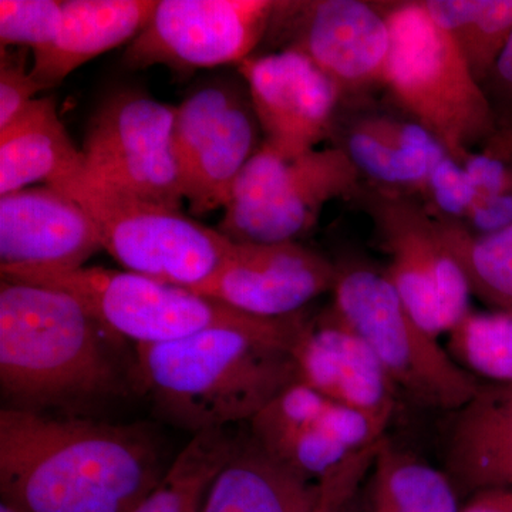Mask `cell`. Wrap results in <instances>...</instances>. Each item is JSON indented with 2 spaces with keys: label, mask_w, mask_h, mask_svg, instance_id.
Returning a JSON list of instances; mask_svg holds the SVG:
<instances>
[{
  "label": "cell",
  "mask_w": 512,
  "mask_h": 512,
  "mask_svg": "<svg viewBox=\"0 0 512 512\" xmlns=\"http://www.w3.org/2000/svg\"><path fill=\"white\" fill-rule=\"evenodd\" d=\"M237 70L266 144L296 158L329 140L343 94L311 59L296 50H276L249 57Z\"/></svg>",
  "instance_id": "cell-15"
},
{
  "label": "cell",
  "mask_w": 512,
  "mask_h": 512,
  "mask_svg": "<svg viewBox=\"0 0 512 512\" xmlns=\"http://www.w3.org/2000/svg\"><path fill=\"white\" fill-rule=\"evenodd\" d=\"M416 198L437 220L464 222L477 192L463 164L446 154L431 168Z\"/></svg>",
  "instance_id": "cell-30"
},
{
  "label": "cell",
  "mask_w": 512,
  "mask_h": 512,
  "mask_svg": "<svg viewBox=\"0 0 512 512\" xmlns=\"http://www.w3.org/2000/svg\"><path fill=\"white\" fill-rule=\"evenodd\" d=\"M498 127L512 128V35L483 83Z\"/></svg>",
  "instance_id": "cell-33"
},
{
  "label": "cell",
  "mask_w": 512,
  "mask_h": 512,
  "mask_svg": "<svg viewBox=\"0 0 512 512\" xmlns=\"http://www.w3.org/2000/svg\"><path fill=\"white\" fill-rule=\"evenodd\" d=\"M437 220V218H436ZM471 293L495 312L512 315V224L493 234H474L456 221L437 220Z\"/></svg>",
  "instance_id": "cell-26"
},
{
  "label": "cell",
  "mask_w": 512,
  "mask_h": 512,
  "mask_svg": "<svg viewBox=\"0 0 512 512\" xmlns=\"http://www.w3.org/2000/svg\"><path fill=\"white\" fill-rule=\"evenodd\" d=\"M336 268L330 309L365 340L397 390L433 409L457 412L470 402L480 380L421 328L384 271L360 261Z\"/></svg>",
  "instance_id": "cell-7"
},
{
  "label": "cell",
  "mask_w": 512,
  "mask_h": 512,
  "mask_svg": "<svg viewBox=\"0 0 512 512\" xmlns=\"http://www.w3.org/2000/svg\"><path fill=\"white\" fill-rule=\"evenodd\" d=\"M379 446L366 448L352 454L348 460L332 473L328 474L320 484V500L312 512H350L360 483L367 471L375 466Z\"/></svg>",
  "instance_id": "cell-32"
},
{
  "label": "cell",
  "mask_w": 512,
  "mask_h": 512,
  "mask_svg": "<svg viewBox=\"0 0 512 512\" xmlns=\"http://www.w3.org/2000/svg\"><path fill=\"white\" fill-rule=\"evenodd\" d=\"M168 467L141 424L0 412V494L18 512H131Z\"/></svg>",
  "instance_id": "cell-1"
},
{
  "label": "cell",
  "mask_w": 512,
  "mask_h": 512,
  "mask_svg": "<svg viewBox=\"0 0 512 512\" xmlns=\"http://www.w3.org/2000/svg\"><path fill=\"white\" fill-rule=\"evenodd\" d=\"M360 184L338 148L286 158L264 141L238 175L218 231L235 242H295L330 201L350 200Z\"/></svg>",
  "instance_id": "cell-8"
},
{
  "label": "cell",
  "mask_w": 512,
  "mask_h": 512,
  "mask_svg": "<svg viewBox=\"0 0 512 512\" xmlns=\"http://www.w3.org/2000/svg\"><path fill=\"white\" fill-rule=\"evenodd\" d=\"M79 202L45 185L0 195V269L82 268L101 251Z\"/></svg>",
  "instance_id": "cell-17"
},
{
  "label": "cell",
  "mask_w": 512,
  "mask_h": 512,
  "mask_svg": "<svg viewBox=\"0 0 512 512\" xmlns=\"http://www.w3.org/2000/svg\"><path fill=\"white\" fill-rule=\"evenodd\" d=\"M447 350L471 375L512 383V315L471 311L448 333Z\"/></svg>",
  "instance_id": "cell-28"
},
{
  "label": "cell",
  "mask_w": 512,
  "mask_h": 512,
  "mask_svg": "<svg viewBox=\"0 0 512 512\" xmlns=\"http://www.w3.org/2000/svg\"><path fill=\"white\" fill-rule=\"evenodd\" d=\"M329 141L345 154L363 184L377 190L419 195L446 148L429 130L397 109H377L365 100H345Z\"/></svg>",
  "instance_id": "cell-16"
},
{
  "label": "cell",
  "mask_w": 512,
  "mask_h": 512,
  "mask_svg": "<svg viewBox=\"0 0 512 512\" xmlns=\"http://www.w3.org/2000/svg\"><path fill=\"white\" fill-rule=\"evenodd\" d=\"M446 467L453 484L471 493L512 488V383H481L457 410Z\"/></svg>",
  "instance_id": "cell-20"
},
{
  "label": "cell",
  "mask_w": 512,
  "mask_h": 512,
  "mask_svg": "<svg viewBox=\"0 0 512 512\" xmlns=\"http://www.w3.org/2000/svg\"><path fill=\"white\" fill-rule=\"evenodd\" d=\"M29 66V50L2 47L0 55V128L18 119L26 107L42 92Z\"/></svg>",
  "instance_id": "cell-31"
},
{
  "label": "cell",
  "mask_w": 512,
  "mask_h": 512,
  "mask_svg": "<svg viewBox=\"0 0 512 512\" xmlns=\"http://www.w3.org/2000/svg\"><path fill=\"white\" fill-rule=\"evenodd\" d=\"M380 5L392 36L384 89L461 163L500 130L483 86L421 0Z\"/></svg>",
  "instance_id": "cell-4"
},
{
  "label": "cell",
  "mask_w": 512,
  "mask_h": 512,
  "mask_svg": "<svg viewBox=\"0 0 512 512\" xmlns=\"http://www.w3.org/2000/svg\"><path fill=\"white\" fill-rule=\"evenodd\" d=\"M338 268L295 242H235L217 271L190 291L256 318L298 315L335 286Z\"/></svg>",
  "instance_id": "cell-14"
},
{
  "label": "cell",
  "mask_w": 512,
  "mask_h": 512,
  "mask_svg": "<svg viewBox=\"0 0 512 512\" xmlns=\"http://www.w3.org/2000/svg\"><path fill=\"white\" fill-rule=\"evenodd\" d=\"M156 6L157 0H63L55 42L33 55L36 82L43 90L55 87L94 57L133 42Z\"/></svg>",
  "instance_id": "cell-21"
},
{
  "label": "cell",
  "mask_w": 512,
  "mask_h": 512,
  "mask_svg": "<svg viewBox=\"0 0 512 512\" xmlns=\"http://www.w3.org/2000/svg\"><path fill=\"white\" fill-rule=\"evenodd\" d=\"M62 18V0H0L2 47H22L37 55L55 42Z\"/></svg>",
  "instance_id": "cell-29"
},
{
  "label": "cell",
  "mask_w": 512,
  "mask_h": 512,
  "mask_svg": "<svg viewBox=\"0 0 512 512\" xmlns=\"http://www.w3.org/2000/svg\"><path fill=\"white\" fill-rule=\"evenodd\" d=\"M0 512H18V511L13 510V508L10 507V505H8V504L0 503Z\"/></svg>",
  "instance_id": "cell-35"
},
{
  "label": "cell",
  "mask_w": 512,
  "mask_h": 512,
  "mask_svg": "<svg viewBox=\"0 0 512 512\" xmlns=\"http://www.w3.org/2000/svg\"><path fill=\"white\" fill-rule=\"evenodd\" d=\"M373 485L396 512H460L456 485L446 473L386 439L377 451Z\"/></svg>",
  "instance_id": "cell-27"
},
{
  "label": "cell",
  "mask_w": 512,
  "mask_h": 512,
  "mask_svg": "<svg viewBox=\"0 0 512 512\" xmlns=\"http://www.w3.org/2000/svg\"><path fill=\"white\" fill-rule=\"evenodd\" d=\"M291 353L299 382L332 402L392 419L397 387L365 340L330 306L305 319Z\"/></svg>",
  "instance_id": "cell-18"
},
{
  "label": "cell",
  "mask_w": 512,
  "mask_h": 512,
  "mask_svg": "<svg viewBox=\"0 0 512 512\" xmlns=\"http://www.w3.org/2000/svg\"><path fill=\"white\" fill-rule=\"evenodd\" d=\"M175 107L140 90L110 94L87 124L84 167L143 200L181 207L180 168L173 150Z\"/></svg>",
  "instance_id": "cell-12"
},
{
  "label": "cell",
  "mask_w": 512,
  "mask_h": 512,
  "mask_svg": "<svg viewBox=\"0 0 512 512\" xmlns=\"http://www.w3.org/2000/svg\"><path fill=\"white\" fill-rule=\"evenodd\" d=\"M264 141L239 73L212 77L175 106L173 150L191 211L204 215L224 208L238 175Z\"/></svg>",
  "instance_id": "cell-10"
},
{
  "label": "cell",
  "mask_w": 512,
  "mask_h": 512,
  "mask_svg": "<svg viewBox=\"0 0 512 512\" xmlns=\"http://www.w3.org/2000/svg\"><path fill=\"white\" fill-rule=\"evenodd\" d=\"M320 484L276 460L251 434L220 471L200 512H312Z\"/></svg>",
  "instance_id": "cell-22"
},
{
  "label": "cell",
  "mask_w": 512,
  "mask_h": 512,
  "mask_svg": "<svg viewBox=\"0 0 512 512\" xmlns=\"http://www.w3.org/2000/svg\"><path fill=\"white\" fill-rule=\"evenodd\" d=\"M265 39L311 59L339 87L343 101L384 86L392 36L380 2H278Z\"/></svg>",
  "instance_id": "cell-11"
},
{
  "label": "cell",
  "mask_w": 512,
  "mask_h": 512,
  "mask_svg": "<svg viewBox=\"0 0 512 512\" xmlns=\"http://www.w3.org/2000/svg\"><path fill=\"white\" fill-rule=\"evenodd\" d=\"M134 370L157 412L192 436L249 423L299 382L288 345L228 328L137 345Z\"/></svg>",
  "instance_id": "cell-3"
},
{
  "label": "cell",
  "mask_w": 512,
  "mask_h": 512,
  "mask_svg": "<svg viewBox=\"0 0 512 512\" xmlns=\"http://www.w3.org/2000/svg\"><path fill=\"white\" fill-rule=\"evenodd\" d=\"M116 333L69 293L0 282V389L8 409L86 412L124 392Z\"/></svg>",
  "instance_id": "cell-2"
},
{
  "label": "cell",
  "mask_w": 512,
  "mask_h": 512,
  "mask_svg": "<svg viewBox=\"0 0 512 512\" xmlns=\"http://www.w3.org/2000/svg\"><path fill=\"white\" fill-rule=\"evenodd\" d=\"M460 512H512V488H487L473 493Z\"/></svg>",
  "instance_id": "cell-34"
},
{
  "label": "cell",
  "mask_w": 512,
  "mask_h": 512,
  "mask_svg": "<svg viewBox=\"0 0 512 512\" xmlns=\"http://www.w3.org/2000/svg\"><path fill=\"white\" fill-rule=\"evenodd\" d=\"M332 403L306 384L293 383L249 421V434L266 453L319 483L355 454L335 436Z\"/></svg>",
  "instance_id": "cell-19"
},
{
  "label": "cell",
  "mask_w": 512,
  "mask_h": 512,
  "mask_svg": "<svg viewBox=\"0 0 512 512\" xmlns=\"http://www.w3.org/2000/svg\"><path fill=\"white\" fill-rule=\"evenodd\" d=\"M276 0H157L123 62L131 69H215L254 56L271 25Z\"/></svg>",
  "instance_id": "cell-13"
},
{
  "label": "cell",
  "mask_w": 512,
  "mask_h": 512,
  "mask_svg": "<svg viewBox=\"0 0 512 512\" xmlns=\"http://www.w3.org/2000/svg\"><path fill=\"white\" fill-rule=\"evenodd\" d=\"M50 187L82 205L104 251L134 274L191 289L210 278L231 249V239L218 229L180 208L121 191L84 165Z\"/></svg>",
  "instance_id": "cell-6"
},
{
  "label": "cell",
  "mask_w": 512,
  "mask_h": 512,
  "mask_svg": "<svg viewBox=\"0 0 512 512\" xmlns=\"http://www.w3.org/2000/svg\"><path fill=\"white\" fill-rule=\"evenodd\" d=\"M3 279L69 293L120 338L137 345L187 338L202 330H245L291 348L306 316L256 318L224 303L157 279L101 266L0 269Z\"/></svg>",
  "instance_id": "cell-5"
},
{
  "label": "cell",
  "mask_w": 512,
  "mask_h": 512,
  "mask_svg": "<svg viewBox=\"0 0 512 512\" xmlns=\"http://www.w3.org/2000/svg\"><path fill=\"white\" fill-rule=\"evenodd\" d=\"M83 165L82 148L67 133L52 97L33 100L0 128V195L35 183L55 184Z\"/></svg>",
  "instance_id": "cell-23"
},
{
  "label": "cell",
  "mask_w": 512,
  "mask_h": 512,
  "mask_svg": "<svg viewBox=\"0 0 512 512\" xmlns=\"http://www.w3.org/2000/svg\"><path fill=\"white\" fill-rule=\"evenodd\" d=\"M483 86L512 35V0H421Z\"/></svg>",
  "instance_id": "cell-25"
},
{
  "label": "cell",
  "mask_w": 512,
  "mask_h": 512,
  "mask_svg": "<svg viewBox=\"0 0 512 512\" xmlns=\"http://www.w3.org/2000/svg\"><path fill=\"white\" fill-rule=\"evenodd\" d=\"M355 201L389 255L386 274L407 311L430 335H448L471 312V288L436 218L417 198L360 184Z\"/></svg>",
  "instance_id": "cell-9"
},
{
  "label": "cell",
  "mask_w": 512,
  "mask_h": 512,
  "mask_svg": "<svg viewBox=\"0 0 512 512\" xmlns=\"http://www.w3.org/2000/svg\"><path fill=\"white\" fill-rule=\"evenodd\" d=\"M241 437L232 427L194 434L157 487L131 512H200Z\"/></svg>",
  "instance_id": "cell-24"
}]
</instances>
